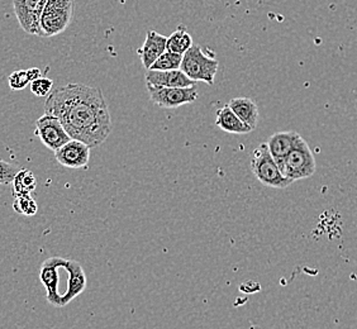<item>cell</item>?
<instances>
[{
  "label": "cell",
  "instance_id": "6da1fadb",
  "mask_svg": "<svg viewBox=\"0 0 357 329\" xmlns=\"http://www.w3.org/2000/svg\"><path fill=\"white\" fill-rule=\"evenodd\" d=\"M45 113L59 118L71 139L90 148L103 144L113 128L103 91L84 84H68L51 91Z\"/></svg>",
  "mask_w": 357,
  "mask_h": 329
},
{
  "label": "cell",
  "instance_id": "7a4b0ae2",
  "mask_svg": "<svg viewBox=\"0 0 357 329\" xmlns=\"http://www.w3.org/2000/svg\"><path fill=\"white\" fill-rule=\"evenodd\" d=\"M75 0H47L40 21V37L50 38L65 32L73 21Z\"/></svg>",
  "mask_w": 357,
  "mask_h": 329
},
{
  "label": "cell",
  "instance_id": "3957f363",
  "mask_svg": "<svg viewBox=\"0 0 357 329\" xmlns=\"http://www.w3.org/2000/svg\"><path fill=\"white\" fill-rule=\"evenodd\" d=\"M251 170L262 185L275 189H285L293 183L282 175L274 158L268 151V144H262L255 148L251 158Z\"/></svg>",
  "mask_w": 357,
  "mask_h": 329
},
{
  "label": "cell",
  "instance_id": "277c9868",
  "mask_svg": "<svg viewBox=\"0 0 357 329\" xmlns=\"http://www.w3.org/2000/svg\"><path fill=\"white\" fill-rule=\"evenodd\" d=\"M220 62L203 52L200 46L189 48L183 55L180 70L192 82H203L213 85Z\"/></svg>",
  "mask_w": 357,
  "mask_h": 329
},
{
  "label": "cell",
  "instance_id": "5b68a950",
  "mask_svg": "<svg viewBox=\"0 0 357 329\" xmlns=\"http://www.w3.org/2000/svg\"><path fill=\"white\" fill-rule=\"evenodd\" d=\"M282 175L291 183L308 178L316 172V158L308 144L303 139L298 141L296 147L289 152L280 169Z\"/></svg>",
  "mask_w": 357,
  "mask_h": 329
},
{
  "label": "cell",
  "instance_id": "8992f818",
  "mask_svg": "<svg viewBox=\"0 0 357 329\" xmlns=\"http://www.w3.org/2000/svg\"><path fill=\"white\" fill-rule=\"evenodd\" d=\"M149 95L153 104L165 109H175L185 104H192L198 99V90L195 86L189 88H161L146 85Z\"/></svg>",
  "mask_w": 357,
  "mask_h": 329
},
{
  "label": "cell",
  "instance_id": "52a82bcc",
  "mask_svg": "<svg viewBox=\"0 0 357 329\" xmlns=\"http://www.w3.org/2000/svg\"><path fill=\"white\" fill-rule=\"evenodd\" d=\"M36 135L40 137L42 144L51 151H57L63 144H68L71 137L63 128L59 118L45 113L36 122Z\"/></svg>",
  "mask_w": 357,
  "mask_h": 329
},
{
  "label": "cell",
  "instance_id": "ba28073f",
  "mask_svg": "<svg viewBox=\"0 0 357 329\" xmlns=\"http://www.w3.org/2000/svg\"><path fill=\"white\" fill-rule=\"evenodd\" d=\"M47 0H13V10L22 29L28 35H40V21Z\"/></svg>",
  "mask_w": 357,
  "mask_h": 329
},
{
  "label": "cell",
  "instance_id": "9c48e42d",
  "mask_svg": "<svg viewBox=\"0 0 357 329\" xmlns=\"http://www.w3.org/2000/svg\"><path fill=\"white\" fill-rule=\"evenodd\" d=\"M62 257H50L40 268V280L46 289L47 302L56 308H60V284L61 276Z\"/></svg>",
  "mask_w": 357,
  "mask_h": 329
},
{
  "label": "cell",
  "instance_id": "30bf717a",
  "mask_svg": "<svg viewBox=\"0 0 357 329\" xmlns=\"http://www.w3.org/2000/svg\"><path fill=\"white\" fill-rule=\"evenodd\" d=\"M89 146L77 139H70L55 151V158L59 164L68 169H85L90 160Z\"/></svg>",
  "mask_w": 357,
  "mask_h": 329
},
{
  "label": "cell",
  "instance_id": "8fae6325",
  "mask_svg": "<svg viewBox=\"0 0 357 329\" xmlns=\"http://www.w3.org/2000/svg\"><path fill=\"white\" fill-rule=\"evenodd\" d=\"M146 85L161 86V88H189L195 86L197 82H192L181 70H146Z\"/></svg>",
  "mask_w": 357,
  "mask_h": 329
},
{
  "label": "cell",
  "instance_id": "7c38bea8",
  "mask_svg": "<svg viewBox=\"0 0 357 329\" xmlns=\"http://www.w3.org/2000/svg\"><path fill=\"white\" fill-rule=\"evenodd\" d=\"M301 135L296 133L294 130H288V132H278L273 136H270L268 139V151L271 156L274 158L275 162L282 169V162L285 158L288 156L289 152L291 151L298 141L301 139Z\"/></svg>",
  "mask_w": 357,
  "mask_h": 329
},
{
  "label": "cell",
  "instance_id": "4fadbf2b",
  "mask_svg": "<svg viewBox=\"0 0 357 329\" xmlns=\"http://www.w3.org/2000/svg\"><path fill=\"white\" fill-rule=\"evenodd\" d=\"M166 43H167V37L160 35L153 29L147 31L144 46L137 49V54L141 57L144 69H150L153 62L165 52Z\"/></svg>",
  "mask_w": 357,
  "mask_h": 329
},
{
  "label": "cell",
  "instance_id": "5bb4252c",
  "mask_svg": "<svg viewBox=\"0 0 357 329\" xmlns=\"http://www.w3.org/2000/svg\"><path fill=\"white\" fill-rule=\"evenodd\" d=\"M215 124L217 127H220V130H225L227 133H234V135H246L254 130L234 114V110L229 108L228 104L217 110Z\"/></svg>",
  "mask_w": 357,
  "mask_h": 329
},
{
  "label": "cell",
  "instance_id": "9a60e30c",
  "mask_svg": "<svg viewBox=\"0 0 357 329\" xmlns=\"http://www.w3.org/2000/svg\"><path fill=\"white\" fill-rule=\"evenodd\" d=\"M229 108L234 110V114L240 118L241 121L252 130L256 128L259 122V108L251 98H234L229 100Z\"/></svg>",
  "mask_w": 357,
  "mask_h": 329
},
{
  "label": "cell",
  "instance_id": "2e32d148",
  "mask_svg": "<svg viewBox=\"0 0 357 329\" xmlns=\"http://www.w3.org/2000/svg\"><path fill=\"white\" fill-rule=\"evenodd\" d=\"M192 46V37L188 28L180 24L170 37H167L166 49L178 55H184L186 51Z\"/></svg>",
  "mask_w": 357,
  "mask_h": 329
},
{
  "label": "cell",
  "instance_id": "e0dca14e",
  "mask_svg": "<svg viewBox=\"0 0 357 329\" xmlns=\"http://www.w3.org/2000/svg\"><path fill=\"white\" fill-rule=\"evenodd\" d=\"M12 184L13 194H31L36 189L35 175L29 170H20Z\"/></svg>",
  "mask_w": 357,
  "mask_h": 329
},
{
  "label": "cell",
  "instance_id": "ac0fdd59",
  "mask_svg": "<svg viewBox=\"0 0 357 329\" xmlns=\"http://www.w3.org/2000/svg\"><path fill=\"white\" fill-rule=\"evenodd\" d=\"M181 61H183V55H178L166 49L165 52L153 62V65L149 70H158V71L178 70L181 66Z\"/></svg>",
  "mask_w": 357,
  "mask_h": 329
},
{
  "label": "cell",
  "instance_id": "d6986e66",
  "mask_svg": "<svg viewBox=\"0 0 357 329\" xmlns=\"http://www.w3.org/2000/svg\"><path fill=\"white\" fill-rule=\"evenodd\" d=\"M13 208L15 212L28 217L35 215L37 213V204L35 200L32 199L31 194H13Z\"/></svg>",
  "mask_w": 357,
  "mask_h": 329
},
{
  "label": "cell",
  "instance_id": "ffe728a7",
  "mask_svg": "<svg viewBox=\"0 0 357 329\" xmlns=\"http://www.w3.org/2000/svg\"><path fill=\"white\" fill-rule=\"evenodd\" d=\"M31 82H32V79H31L28 70H17L8 76V85L14 91L26 89Z\"/></svg>",
  "mask_w": 357,
  "mask_h": 329
},
{
  "label": "cell",
  "instance_id": "44dd1931",
  "mask_svg": "<svg viewBox=\"0 0 357 329\" xmlns=\"http://www.w3.org/2000/svg\"><path fill=\"white\" fill-rule=\"evenodd\" d=\"M52 88H54V82L51 79H48V77H43V76L31 82V91H32V94L36 96H40V98L50 95L51 91H52Z\"/></svg>",
  "mask_w": 357,
  "mask_h": 329
},
{
  "label": "cell",
  "instance_id": "7402d4cb",
  "mask_svg": "<svg viewBox=\"0 0 357 329\" xmlns=\"http://www.w3.org/2000/svg\"><path fill=\"white\" fill-rule=\"evenodd\" d=\"M20 172L18 166L0 158V185H9L13 183L15 175Z\"/></svg>",
  "mask_w": 357,
  "mask_h": 329
}]
</instances>
